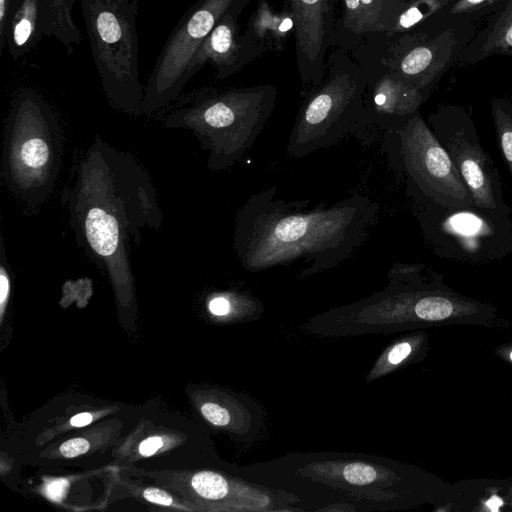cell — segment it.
<instances>
[{
    "mask_svg": "<svg viewBox=\"0 0 512 512\" xmlns=\"http://www.w3.org/2000/svg\"><path fill=\"white\" fill-rule=\"evenodd\" d=\"M63 134L51 105L38 92L22 88L6 118L1 177L10 193L28 207L42 205L61 167Z\"/></svg>",
    "mask_w": 512,
    "mask_h": 512,
    "instance_id": "obj_4",
    "label": "cell"
},
{
    "mask_svg": "<svg viewBox=\"0 0 512 512\" xmlns=\"http://www.w3.org/2000/svg\"><path fill=\"white\" fill-rule=\"evenodd\" d=\"M43 35L41 0H12L0 40V54L6 44L9 55L19 59L28 54Z\"/></svg>",
    "mask_w": 512,
    "mask_h": 512,
    "instance_id": "obj_14",
    "label": "cell"
},
{
    "mask_svg": "<svg viewBox=\"0 0 512 512\" xmlns=\"http://www.w3.org/2000/svg\"><path fill=\"white\" fill-rule=\"evenodd\" d=\"M505 503L507 506L512 508V486L507 491V494L505 496Z\"/></svg>",
    "mask_w": 512,
    "mask_h": 512,
    "instance_id": "obj_33",
    "label": "cell"
},
{
    "mask_svg": "<svg viewBox=\"0 0 512 512\" xmlns=\"http://www.w3.org/2000/svg\"><path fill=\"white\" fill-rule=\"evenodd\" d=\"M432 61V51L427 47H417L410 51L401 62V71L408 76L423 72Z\"/></svg>",
    "mask_w": 512,
    "mask_h": 512,
    "instance_id": "obj_19",
    "label": "cell"
},
{
    "mask_svg": "<svg viewBox=\"0 0 512 512\" xmlns=\"http://www.w3.org/2000/svg\"><path fill=\"white\" fill-rule=\"evenodd\" d=\"M271 86L202 89L187 97L164 119L163 126L189 130L207 152L211 171L238 162L262 132L275 105Z\"/></svg>",
    "mask_w": 512,
    "mask_h": 512,
    "instance_id": "obj_3",
    "label": "cell"
},
{
    "mask_svg": "<svg viewBox=\"0 0 512 512\" xmlns=\"http://www.w3.org/2000/svg\"><path fill=\"white\" fill-rule=\"evenodd\" d=\"M75 0H41V25L46 36L54 37L72 52L82 36L73 15Z\"/></svg>",
    "mask_w": 512,
    "mask_h": 512,
    "instance_id": "obj_15",
    "label": "cell"
},
{
    "mask_svg": "<svg viewBox=\"0 0 512 512\" xmlns=\"http://www.w3.org/2000/svg\"><path fill=\"white\" fill-rule=\"evenodd\" d=\"M243 4V0H237L202 43L189 64L186 83L207 62L216 68L218 78H225L238 69L243 47L237 39V16Z\"/></svg>",
    "mask_w": 512,
    "mask_h": 512,
    "instance_id": "obj_12",
    "label": "cell"
},
{
    "mask_svg": "<svg viewBox=\"0 0 512 512\" xmlns=\"http://www.w3.org/2000/svg\"><path fill=\"white\" fill-rule=\"evenodd\" d=\"M485 1L486 0H461L453 8L452 12H461V11H464V10H466L468 8L477 6V5H479V4H481V3L485 2Z\"/></svg>",
    "mask_w": 512,
    "mask_h": 512,
    "instance_id": "obj_30",
    "label": "cell"
},
{
    "mask_svg": "<svg viewBox=\"0 0 512 512\" xmlns=\"http://www.w3.org/2000/svg\"><path fill=\"white\" fill-rule=\"evenodd\" d=\"M387 0H344L345 26L354 33L384 31V3Z\"/></svg>",
    "mask_w": 512,
    "mask_h": 512,
    "instance_id": "obj_16",
    "label": "cell"
},
{
    "mask_svg": "<svg viewBox=\"0 0 512 512\" xmlns=\"http://www.w3.org/2000/svg\"><path fill=\"white\" fill-rule=\"evenodd\" d=\"M143 498L151 503H155L163 506L177 507V503L174 502L171 495L158 488H146L142 492Z\"/></svg>",
    "mask_w": 512,
    "mask_h": 512,
    "instance_id": "obj_24",
    "label": "cell"
},
{
    "mask_svg": "<svg viewBox=\"0 0 512 512\" xmlns=\"http://www.w3.org/2000/svg\"><path fill=\"white\" fill-rule=\"evenodd\" d=\"M292 16L299 74L303 83L318 86L329 36L327 0H287Z\"/></svg>",
    "mask_w": 512,
    "mask_h": 512,
    "instance_id": "obj_11",
    "label": "cell"
},
{
    "mask_svg": "<svg viewBox=\"0 0 512 512\" xmlns=\"http://www.w3.org/2000/svg\"><path fill=\"white\" fill-rule=\"evenodd\" d=\"M437 4L432 0H425L418 2L404 11L398 20V25L401 28H409L419 21H421L426 15H428Z\"/></svg>",
    "mask_w": 512,
    "mask_h": 512,
    "instance_id": "obj_20",
    "label": "cell"
},
{
    "mask_svg": "<svg viewBox=\"0 0 512 512\" xmlns=\"http://www.w3.org/2000/svg\"><path fill=\"white\" fill-rule=\"evenodd\" d=\"M412 352V345L409 342H400L393 346L388 354V362L397 365L405 360Z\"/></svg>",
    "mask_w": 512,
    "mask_h": 512,
    "instance_id": "obj_25",
    "label": "cell"
},
{
    "mask_svg": "<svg viewBox=\"0 0 512 512\" xmlns=\"http://www.w3.org/2000/svg\"><path fill=\"white\" fill-rule=\"evenodd\" d=\"M499 355H501L502 357L506 356V358L512 362V348L506 350L504 349L503 351H498L497 352Z\"/></svg>",
    "mask_w": 512,
    "mask_h": 512,
    "instance_id": "obj_32",
    "label": "cell"
},
{
    "mask_svg": "<svg viewBox=\"0 0 512 512\" xmlns=\"http://www.w3.org/2000/svg\"><path fill=\"white\" fill-rule=\"evenodd\" d=\"M11 4L12 0H0V40L3 37L4 27Z\"/></svg>",
    "mask_w": 512,
    "mask_h": 512,
    "instance_id": "obj_28",
    "label": "cell"
},
{
    "mask_svg": "<svg viewBox=\"0 0 512 512\" xmlns=\"http://www.w3.org/2000/svg\"><path fill=\"white\" fill-rule=\"evenodd\" d=\"M90 444L84 438H73L65 441L59 448L62 456L72 458L86 453Z\"/></svg>",
    "mask_w": 512,
    "mask_h": 512,
    "instance_id": "obj_23",
    "label": "cell"
},
{
    "mask_svg": "<svg viewBox=\"0 0 512 512\" xmlns=\"http://www.w3.org/2000/svg\"><path fill=\"white\" fill-rule=\"evenodd\" d=\"M378 205L352 195L331 205L287 201L271 187L251 195L236 217L233 249L250 271L303 262L302 275L330 269L350 258L376 220Z\"/></svg>",
    "mask_w": 512,
    "mask_h": 512,
    "instance_id": "obj_2",
    "label": "cell"
},
{
    "mask_svg": "<svg viewBox=\"0 0 512 512\" xmlns=\"http://www.w3.org/2000/svg\"><path fill=\"white\" fill-rule=\"evenodd\" d=\"M91 54L110 105L129 115L142 113L139 76L138 0H80Z\"/></svg>",
    "mask_w": 512,
    "mask_h": 512,
    "instance_id": "obj_5",
    "label": "cell"
},
{
    "mask_svg": "<svg viewBox=\"0 0 512 512\" xmlns=\"http://www.w3.org/2000/svg\"><path fill=\"white\" fill-rule=\"evenodd\" d=\"M421 101L416 89L388 79L375 88L372 103L365 106L371 124L384 131L407 120Z\"/></svg>",
    "mask_w": 512,
    "mask_h": 512,
    "instance_id": "obj_13",
    "label": "cell"
},
{
    "mask_svg": "<svg viewBox=\"0 0 512 512\" xmlns=\"http://www.w3.org/2000/svg\"><path fill=\"white\" fill-rule=\"evenodd\" d=\"M189 485L194 494L211 501L225 497L228 492L226 479L222 475L211 471H201L193 474Z\"/></svg>",
    "mask_w": 512,
    "mask_h": 512,
    "instance_id": "obj_18",
    "label": "cell"
},
{
    "mask_svg": "<svg viewBox=\"0 0 512 512\" xmlns=\"http://www.w3.org/2000/svg\"><path fill=\"white\" fill-rule=\"evenodd\" d=\"M63 199L76 244L109 276L120 302H129L132 248L146 230H160L163 223L149 173L134 156L96 135Z\"/></svg>",
    "mask_w": 512,
    "mask_h": 512,
    "instance_id": "obj_1",
    "label": "cell"
},
{
    "mask_svg": "<svg viewBox=\"0 0 512 512\" xmlns=\"http://www.w3.org/2000/svg\"><path fill=\"white\" fill-rule=\"evenodd\" d=\"M492 118L499 150L512 178V107L504 101H493Z\"/></svg>",
    "mask_w": 512,
    "mask_h": 512,
    "instance_id": "obj_17",
    "label": "cell"
},
{
    "mask_svg": "<svg viewBox=\"0 0 512 512\" xmlns=\"http://www.w3.org/2000/svg\"><path fill=\"white\" fill-rule=\"evenodd\" d=\"M237 0H198L175 25L144 88L142 113L151 115L175 100L186 86L189 64L222 16Z\"/></svg>",
    "mask_w": 512,
    "mask_h": 512,
    "instance_id": "obj_9",
    "label": "cell"
},
{
    "mask_svg": "<svg viewBox=\"0 0 512 512\" xmlns=\"http://www.w3.org/2000/svg\"><path fill=\"white\" fill-rule=\"evenodd\" d=\"M307 97L290 131L287 152L302 158L371 126L362 99L364 83L348 72H334Z\"/></svg>",
    "mask_w": 512,
    "mask_h": 512,
    "instance_id": "obj_8",
    "label": "cell"
},
{
    "mask_svg": "<svg viewBox=\"0 0 512 512\" xmlns=\"http://www.w3.org/2000/svg\"><path fill=\"white\" fill-rule=\"evenodd\" d=\"M505 41L510 47H512V23L506 31Z\"/></svg>",
    "mask_w": 512,
    "mask_h": 512,
    "instance_id": "obj_31",
    "label": "cell"
},
{
    "mask_svg": "<svg viewBox=\"0 0 512 512\" xmlns=\"http://www.w3.org/2000/svg\"><path fill=\"white\" fill-rule=\"evenodd\" d=\"M209 310L217 316L226 315L230 310V303L225 297H215L209 302Z\"/></svg>",
    "mask_w": 512,
    "mask_h": 512,
    "instance_id": "obj_27",
    "label": "cell"
},
{
    "mask_svg": "<svg viewBox=\"0 0 512 512\" xmlns=\"http://www.w3.org/2000/svg\"><path fill=\"white\" fill-rule=\"evenodd\" d=\"M345 479L356 485L368 484L376 479L375 469L367 464L352 463L347 465L343 471Z\"/></svg>",
    "mask_w": 512,
    "mask_h": 512,
    "instance_id": "obj_21",
    "label": "cell"
},
{
    "mask_svg": "<svg viewBox=\"0 0 512 512\" xmlns=\"http://www.w3.org/2000/svg\"><path fill=\"white\" fill-rule=\"evenodd\" d=\"M383 143L389 165L406 178L407 195L445 207L474 205L449 154L418 113L384 130Z\"/></svg>",
    "mask_w": 512,
    "mask_h": 512,
    "instance_id": "obj_7",
    "label": "cell"
},
{
    "mask_svg": "<svg viewBox=\"0 0 512 512\" xmlns=\"http://www.w3.org/2000/svg\"><path fill=\"white\" fill-rule=\"evenodd\" d=\"M424 239L440 258L468 264L498 261L512 253L511 215L478 208L445 207L408 195Z\"/></svg>",
    "mask_w": 512,
    "mask_h": 512,
    "instance_id": "obj_6",
    "label": "cell"
},
{
    "mask_svg": "<svg viewBox=\"0 0 512 512\" xmlns=\"http://www.w3.org/2000/svg\"><path fill=\"white\" fill-rule=\"evenodd\" d=\"M93 420V416L90 413L84 412L73 416L70 419V425L73 427H82L88 425Z\"/></svg>",
    "mask_w": 512,
    "mask_h": 512,
    "instance_id": "obj_29",
    "label": "cell"
},
{
    "mask_svg": "<svg viewBox=\"0 0 512 512\" xmlns=\"http://www.w3.org/2000/svg\"><path fill=\"white\" fill-rule=\"evenodd\" d=\"M428 122L470 191L474 206L512 215L497 166L482 147L473 121L464 112L441 110L431 114Z\"/></svg>",
    "mask_w": 512,
    "mask_h": 512,
    "instance_id": "obj_10",
    "label": "cell"
},
{
    "mask_svg": "<svg viewBox=\"0 0 512 512\" xmlns=\"http://www.w3.org/2000/svg\"><path fill=\"white\" fill-rule=\"evenodd\" d=\"M163 446V439L159 436L148 437L143 440L138 447V451L142 456L153 455Z\"/></svg>",
    "mask_w": 512,
    "mask_h": 512,
    "instance_id": "obj_26",
    "label": "cell"
},
{
    "mask_svg": "<svg viewBox=\"0 0 512 512\" xmlns=\"http://www.w3.org/2000/svg\"><path fill=\"white\" fill-rule=\"evenodd\" d=\"M201 413L210 423L217 426L227 425L230 421L227 410L212 402L204 403L201 406Z\"/></svg>",
    "mask_w": 512,
    "mask_h": 512,
    "instance_id": "obj_22",
    "label": "cell"
}]
</instances>
